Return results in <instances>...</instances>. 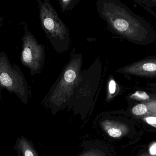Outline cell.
Masks as SVG:
<instances>
[{
  "label": "cell",
  "mask_w": 156,
  "mask_h": 156,
  "mask_svg": "<svg viewBox=\"0 0 156 156\" xmlns=\"http://www.w3.org/2000/svg\"><path fill=\"white\" fill-rule=\"evenodd\" d=\"M96 7L100 18L112 34L133 42L144 39L142 33H146V30L128 7L120 1L98 0Z\"/></svg>",
  "instance_id": "cell-1"
},
{
  "label": "cell",
  "mask_w": 156,
  "mask_h": 156,
  "mask_svg": "<svg viewBox=\"0 0 156 156\" xmlns=\"http://www.w3.org/2000/svg\"><path fill=\"white\" fill-rule=\"evenodd\" d=\"M82 54L72 53L55 83L42 102L54 114L68 108L81 79L83 70Z\"/></svg>",
  "instance_id": "cell-2"
},
{
  "label": "cell",
  "mask_w": 156,
  "mask_h": 156,
  "mask_svg": "<svg viewBox=\"0 0 156 156\" xmlns=\"http://www.w3.org/2000/svg\"><path fill=\"white\" fill-rule=\"evenodd\" d=\"M102 64L97 58L90 67L83 70L81 79L75 91L68 108L84 120L93 104L94 99L100 85Z\"/></svg>",
  "instance_id": "cell-3"
},
{
  "label": "cell",
  "mask_w": 156,
  "mask_h": 156,
  "mask_svg": "<svg viewBox=\"0 0 156 156\" xmlns=\"http://www.w3.org/2000/svg\"><path fill=\"white\" fill-rule=\"evenodd\" d=\"M39 6L41 27L56 53L68 51L70 45L69 30L49 0H37Z\"/></svg>",
  "instance_id": "cell-4"
},
{
  "label": "cell",
  "mask_w": 156,
  "mask_h": 156,
  "mask_svg": "<svg viewBox=\"0 0 156 156\" xmlns=\"http://www.w3.org/2000/svg\"><path fill=\"white\" fill-rule=\"evenodd\" d=\"M5 89L13 93L22 101L27 104L29 99V88L23 73L19 66L12 64L8 56L0 52V100L2 90Z\"/></svg>",
  "instance_id": "cell-5"
},
{
  "label": "cell",
  "mask_w": 156,
  "mask_h": 156,
  "mask_svg": "<svg viewBox=\"0 0 156 156\" xmlns=\"http://www.w3.org/2000/svg\"><path fill=\"white\" fill-rule=\"evenodd\" d=\"M24 34L22 38V48L20 55L21 63L30 70L32 76L39 73L45 60V48L39 44L27 28L25 23H21Z\"/></svg>",
  "instance_id": "cell-6"
},
{
  "label": "cell",
  "mask_w": 156,
  "mask_h": 156,
  "mask_svg": "<svg viewBox=\"0 0 156 156\" xmlns=\"http://www.w3.org/2000/svg\"><path fill=\"white\" fill-rule=\"evenodd\" d=\"M116 71L125 74L153 75L156 74V61L142 62L127 66L117 70Z\"/></svg>",
  "instance_id": "cell-7"
},
{
  "label": "cell",
  "mask_w": 156,
  "mask_h": 156,
  "mask_svg": "<svg viewBox=\"0 0 156 156\" xmlns=\"http://www.w3.org/2000/svg\"><path fill=\"white\" fill-rule=\"evenodd\" d=\"M82 147L83 151L79 156H111L109 147L100 142H85Z\"/></svg>",
  "instance_id": "cell-8"
},
{
  "label": "cell",
  "mask_w": 156,
  "mask_h": 156,
  "mask_svg": "<svg viewBox=\"0 0 156 156\" xmlns=\"http://www.w3.org/2000/svg\"><path fill=\"white\" fill-rule=\"evenodd\" d=\"M14 148L17 156H39L32 142L24 136L17 138Z\"/></svg>",
  "instance_id": "cell-9"
},
{
  "label": "cell",
  "mask_w": 156,
  "mask_h": 156,
  "mask_svg": "<svg viewBox=\"0 0 156 156\" xmlns=\"http://www.w3.org/2000/svg\"><path fill=\"white\" fill-rule=\"evenodd\" d=\"M61 12H67L69 10H71L75 7V5L79 2L78 0H60L58 1Z\"/></svg>",
  "instance_id": "cell-10"
},
{
  "label": "cell",
  "mask_w": 156,
  "mask_h": 156,
  "mask_svg": "<svg viewBox=\"0 0 156 156\" xmlns=\"http://www.w3.org/2000/svg\"><path fill=\"white\" fill-rule=\"evenodd\" d=\"M116 90V84L113 79H110L108 82V88H107V94L106 95V100L109 101L115 93Z\"/></svg>",
  "instance_id": "cell-11"
},
{
  "label": "cell",
  "mask_w": 156,
  "mask_h": 156,
  "mask_svg": "<svg viewBox=\"0 0 156 156\" xmlns=\"http://www.w3.org/2000/svg\"><path fill=\"white\" fill-rule=\"evenodd\" d=\"M132 111L135 115H142L147 112V108L145 104H137L133 108Z\"/></svg>",
  "instance_id": "cell-12"
},
{
  "label": "cell",
  "mask_w": 156,
  "mask_h": 156,
  "mask_svg": "<svg viewBox=\"0 0 156 156\" xmlns=\"http://www.w3.org/2000/svg\"><path fill=\"white\" fill-rule=\"evenodd\" d=\"M133 96L141 100H146L149 98L148 95L144 92H137L134 94H133L132 97Z\"/></svg>",
  "instance_id": "cell-13"
},
{
  "label": "cell",
  "mask_w": 156,
  "mask_h": 156,
  "mask_svg": "<svg viewBox=\"0 0 156 156\" xmlns=\"http://www.w3.org/2000/svg\"><path fill=\"white\" fill-rule=\"evenodd\" d=\"M147 123L149 124H156V117H148L146 119Z\"/></svg>",
  "instance_id": "cell-14"
},
{
  "label": "cell",
  "mask_w": 156,
  "mask_h": 156,
  "mask_svg": "<svg viewBox=\"0 0 156 156\" xmlns=\"http://www.w3.org/2000/svg\"><path fill=\"white\" fill-rule=\"evenodd\" d=\"M150 153L152 155H156V143L153 144L152 146L150 147Z\"/></svg>",
  "instance_id": "cell-15"
},
{
  "label": "cell",
  "mask_w": 156,
  "mask_h": 156,
  "mask_svg": "<svg viewBox=\"0 0 156 156\" xmlns=\"http://www.w3.org/2000/svg\"><path fill=\"white\" fill-rule=\"evenodd\" d=\"M3 16H1L0 17V27L2 26L3 25Z\"/></svg>",
  "instance_id": "cell-16"
}]
</instances>
